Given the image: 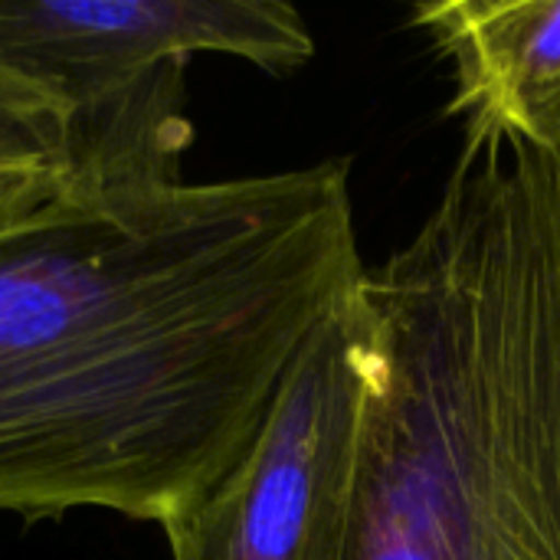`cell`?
<instances>
[{"label":"cell","mask_w":560,"mask_h":560,"mask_svg":"<svg viewBox=\"0 0 560 560\" xmlns=\"http://www.w3.org/2000/svg\"><path fill=\"white\" fill-rule=\"evenodd\" d=\"M351 167L69 180L0 223V512L167 525L361 285Z\"/></svg>","instance_id":"6da1fadb"},{"label":"cell","mask_w":560,"mask_h":560,"mask_svg":"<svg viewBox=\"0 0 560 560\" xmlns=\"http://www.w3.org/2000/svg\"><path fill=\"white\" fill-rule=\"evenodd\" d=\"M387 348L351 560H560V167L466 128L440 200L368 272Z\"/></svg>","instance_id":"7a4b0ae2"},{"label":"cell","mask_w":560,"mask_h":560,"mask_svg":"<svg viewBox=\"0 0 560 560\" xmlns=\"http://www.w3.org/2000/svg\"><path fill=\"white\" fill-rule=\"evenodd\" d=\"M197 52L285 75L315 39L279 0H0V75L59 112L69 180H184Z\"/></svg>","instance_id":"3957f363"},{"label":"cell","mask_w":560,"mask_h":560,"mask_svg":"<svg viewBox=\"0 0 560 560\" xmlns=\"http://www.w3.org/2000/svg\"><path fill=\"white\" fill-rule=\"evenodd\" d=\"M384 374V325L364 272L292 364L243 459L161 525L171 560H351Z\"/></svg>","instance_id":"277c9868"},{"label":"cell","mask_w":560,"mask_h":560,"mask_svg":"<svg viewBox=\"0 0 560 560\" xmlns=\"http://www.w3.org/2000/svg\"><path fill=\"white\" fill-rule=\"evenodd\" d=\"M413 26L453 66L450 115L466 128H505L558 151L560 0L420 3Z\"/></svg>","instance_id":"5b68a950"},{"label":"cell","mask_w":560,"mask_h":560,"mask_svg":"<svg viewBox=\"0 0 560 560\" xmlns=\"http://www.w3.org/2000/svg\"><path fill=\"white\" fill-rule=\"evenodd\" d=\"M69 184L59 112L26 85L0 75V223Z\"/></svg>","instance_id":"8992f818"},{"label":"cell","mask_w":560,"mask_h":560,"mask_svg":"<svg viewBox=\"0 0 560 560\" xmlns=\"http://www.w3.org/2000/svg\"><path fill=\"white\" fill-rule=\"evenodd\" d=\"M555 158H558V167H560V148H558V151H555Z\"/></svg>","instance_id":"52a82bcc"}]
</instances>
